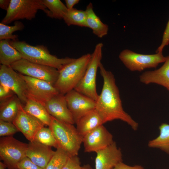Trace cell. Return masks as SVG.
<instances>
[{
  "label": "cell",
  "mask_w": 169,
  "mask_h": 169,
  "mask_svg": "<svg viewBox=\"0 0 169 169\" xmlns=\"http://www.w3.org/2000/svg\"><path fill=\"white\" fill-rule=\"evenodd\" d=\"M23 107L25 111L38 119L45 125L49 126L51 115L44 105L34 100L28 98Z\"/></svg>",
  "instance_id": "obj_22"
},
{
  "label": "cell",
  "mask_w": 169,
  "mask_h": 169,
  "mask_svg": "<svg viewBox=\"0 0 169 169\" xmlns=\"http://www.w3.org/2000/svg\"><path fill=\"white\" fill-rule=\"evenodd\" d=\"M69 156L61 148H57L45 169H62Z\"/></svg>",
  "instance_id": "obj_29"
},
{
  "label": "cell",
  "mask_w": 169,
  "mask_h": 169,
  "mask_svg": "<svg viewBox=\"0 0 169 169\" xmlns=\"http://www.w3.org/2000/svg\"><path fill=\"white\" fill-rule=\"evenodd\" d=\"M164 63L157 69L143 72L140 76V81L146 84L154 83L161 85L169 91V55Z\"/></svg>",
  "instance_id": "obj_18"
},
{
  "label": "cell",
  "mask_w": 169,
  "mask_h": 169,
  "mask_svg": "<svg viewBox=\"0 0 169 169\" xmlns=\"http://www.w3.org/2000/svg\"><path fill=\"white\" fill-rule=\"evenodd\" d=\"M95 169H113L122 161V155L115 142L97 152Z\"/></svg>",
  "instance_id": "obj_15"
},
{
  "label": "cell",
  "mask_w": 169,
  "mask_h": 169,
  "mask_svg": "<svg viewBox=\"0 0 169 169\" xmlns=\"http://www.w3.org/2000/svg\"><path fill=\"white\" fill-rule=\"evenodd\" d=\"M10 0H0V7L2 9L6 11L8 9L10 3Z\"/></svg>",
  "instance_id": "obj_37"
},
{
  "label": "cell",
  "mask_w": 169,
  "mask_h": 169,
  "mask_svg": "<svg viewBox=\"0 0 169 169\" xmlns=\"http://www.w3.org/2000/svg\"><path fill=\"white\" fill-rule=\"evenodd\" d=\"M19 131L13 122L0 120V136L5 137L12 136Z\"/></svg>",
  "instance_id": "obj_30"
},
{
  "label": "cell",
  "mask_w": 169,
  "mask_h": 169,
  "mask_svg": "<svg viewBox=\"0 0 169 169\" xmlns=\"http://www.w3.org/2000/svg\"><path fill=\"white\" fill-rule=\"evenodd\" d=\"M159 134L148 143L150 148L160 149L169 154V124L163 123L159 126Z\"/></svg>",
  "instance_id": "obj_24"
},
{
  "label": "cell",
  "mask_w": 169,
  "mask_h": 169,
  "mask_svg": "<svg viewBox=\"0 0 169 169\" xmlns=\"http://www.w3.org/2000/svg\"><path fill=\"white\" fill-rule=\"evenodd\" d=\"M66 6L68 10L73 8V6L77 4L79 2V0H65Z\"/></svg>",
  "instance_id": "obj_36"
},
{
  "label": "cell",
  "mask_w": 169,
  "mask_h": 169,
  "mask_svg": "<svg viewBox=\"0 0 169 169\" xmlns=\"http://www.w3.org/2000/svg\"><path fill=\"white\" fill-rule=\"evenodd\" d=\"M114 142L112 135L103 125L89 132L83 138L84 151L87 152H97Z\"/></svg>",
  "instance_id": "obj_13"
},
{
  "label": "cell",
  "mask_w": 169,
  "mask_h": 169,
  "mask_svg": "<svg viewBox=\"0 0 169 169\" xmlns=\"http://www.w3.org/2000/svg\"><path fill=\"white\" fill-rule=\"evenodd\" d=\"M10 66L20 74L46 81L53 85L59 74V71L54 68L33 63L23 59L12 63Z\"/></svg>",
  "instance_id": "obj_9"
},
{
  "label": "cell",
  "mask_w": 169,
  "mask_h": 169,
  "mask_svg": "<svg viewBox=\"0 0 169 169\" xmlns=\"http://www.w3.org/2000/svg\"><path fill=\"white\" fill-rule=\"evenodd\" d=\"M17 169H44L34 163L27 156L17 165Z\"/></svg>",
  "instance_id": "obj_32"
},
{
  "label": "cell",
  "mask_w": 169,
  "mask_h": 169,
  "mask_svg": "<svg viewBox=\"0 0 169 169\" xmlns=\"http://www.w3.org/2000/svg\"><path fill=\"white\" fill-rule=\"evenodd\" d=\"M113 169H144L141 166L136 165L130 166L122 162L118 164Z\"/></svg>",
  "instance_id": "obj_35"
},
{
  "label": "cell",
  "mask_w": 169,
  "mask_h": 169,
  "mask_svg": "<svg viewBox=\"0 0 169 169\" xmlns=\"http://www.w3.org/2000/svg\"><path fill=\"white\" fill-rule=\"evenodd\" d=\"M22 59L21 53L6 40L0 41V63L1 65L10 66Z\"/></svg>",
  "instance_id": "obj_23"
},
{
  "label": "cell",
  "mask_w": 169,
  "mask_h": 169,
  "mask_svg": "<svg viewBox=\"0 0 169 169\" xmlns=\"http://www.w3.org/2000/svg\"><path fill=\"white\" fill-rule=\"evenodd\" d=\"M91 54H85L67 64L59 71L54 86L60 93L65 95L74 89L84 76Z\"/></svg>",
  "instance_id": "obj_4"
},
{
  "label": "cell",
  "mask_w": 169,
  "mask_h": 169,
  "mask_svg": "<svg viewBox=\"0 0 169 169\" xmlns=\"http://www.w3.org/2000/svg\"><path fill=\"white\" fill-rule=\"evenodd\" d=\"M27 86V96L44 105L45 104L59 93L48 82L21 74Z\"/></svg>",
  "instance_id": "obj_10"
},
{
  "label": "cell",
  "mask_w": 169,
  "mask_h": 169,
  "mask_svg": "<svg viewBox=\"0 0 169 169\" xmlns=\"http://www.w3.org/2000/svg\"><path fill=\"white\" fill-rule=\"evenodd\" d=\"M44 5L49 10L48 16L56 19H63L68 11L65 5L60 0H43Z\"/></svg>",
  "instance_id": "obj_26"
},
{
  "label": "cell",
  "mask_w": 169,
  "mask_h": 169,
  "mask_svg": "<svg viewBox=\"0 0 169 169\" xmlns=\"http://www.w3.org/2000/svg\"><path fill=\"white\" fill-rule=\"evenodd\" d=\"M7 167L6 165L2 162H0V169H6Z\"/></svg>",
  "instance_id": "obj_38"
},
{
  "label": "cell",
  "mask_w": 169,
  "mask_h": 169,
  "mask_svg": "<svg viewBox=\"0 0 169 169\" xmlns=\"http://www.w3.org/2000/svg\"><path fill=\"white\" fill-rule=\"evenodd\" d=\"M0 83L12 91L18 96L21 103L25 105L27 100V86L25 80L10 66L1 65Z\"/></svg>",
  "instance_id": "obj_11"
},
{
  "label": "cell",
  "mask_w": 169,
  "mask_h": 169,
  "mask_svg": "<svg viewBox=\"0 0 169 169\" xmlns=\"http://www.w3.org/2000/svg\"><path fill=\"white\" fill-rule=\"evenodd\" d=\"M13 123L30 142L34 141L37 132L45 125L38 119L25 111L22 104Z\"/></svg>",
  "instance_id": "obj_14"
},
{
  "label": "cell",
  "mask_w": 169,
  "mask_h": 169,
  "mask_svg": "<svg viewBox=\"0 0 169 169\" xmlns=\"http://www.w3.org/2000/svg\"><path fill=\"white\" fill-rule=\"evenodd\" d=\"M62 169H84V166H81L79 158L76 155L69 156Z\"/></svg>",
  "instance_id": "obj_31"
},
{
  "label": "cell",
  "mask_w": 169,
  "mask_h": 169,
  "mask_svg": "<svg viewBox=\"0 0 169 169\" xmlns=\"http://www.w3.org/2000/svg\"><path fill=\"white\" fill-rule=\"evenodd\" d=\"M44 106L50 115L66 122L75 123L68 108L65 95L59 93L46 103Z\"/></svg>",
  "instance_id": "obj_16"
},
{
  "label": "cell",
  "mask_w": 169,
  "mask_h": 169,
  "mask_svg": "<svg viewBox=\"0 0 169 169\" xmlns=\"http://www.w3.org/2000/svg\"><path fill=\"white\" fill-rule=\"evenodd\" d=\"M49 128L60 148L70 156H78L83 137L73 124L60 120L51 115Z\"/></svg>",
  "instance_id": "obj_3"
},
{
  "label": "cell",
  "mask_w": 169,
  "mask_h": 169,
  "mask_svg": "<svg viewBox=\"0 0 169 169\" xmlns=\"http://www.w3.org/2000/svg\"><path fill=\"white\" fill-rule=\"evenodd\" d=\"M84 169H92L91 167L89 165H86L84 166Z\"/></svg>",
  "instance_id": "obj_39"
},
{
  "label": "cell",
  "mask_w": 169,
  "mask_h": 169,
  "mask_svg": "<svg viewBox=\"0 0 169 169\" xmlns=\"http://www.w3.org/2000/svg\"><path fill=\"white\" fill-rule=\"evenodd\" d=\"M75 123L78 131L83 137L104 124L102 118L95 109L81 117Z\"/></svg>",
  "instance_id": "obj_19"
},
{
  "label": "cell",
  "mask_w": 169,
  "mask_h": 169,
  "mask_svg": "<svg viewBox=\"0 0 169 169\" xmlns=\"http://www.w3.org/2000/svg\"><path fill=\"white\" fill-rule=\"evenodd\" d=\"M63 19L68 26L73 25L87 27L85 10H78L74 8L68 10Z\"/></svg>",
  "instance_id": "obj_25"
},
{
  "label": "cell",
  "mask_w": 169,
  "mask_h": 169,
  "mask_svg": "<svg viewBox=\"0 0 169 169\" xmlns=\"http://www.w3.org/2000/svg\"><path fill=\"white\" fill-rule=\"evenodd\" d=\"M65 96L75 123L81 117L95 109V100L74 89L68 92Z\"/></svg>",
  "instance_id": "obj_12"
},
{
  "label": "cell",
  "mask_w": 169,
  "mask_h": 169,
  "mask_svg": "<svg viewBox=\"0 0 169 169\" xmlns=\"http://www.w3.org/2000/svg\"><path fill=\"white\" fill-rule=\"evenodd\" d=\"M21 104L16 95L0 103V120L13 122L17 115Z\"/></svg>",
  "instance_id": "obj_21"
},
{
  "label": "cell",
  "mask_w": 169,
  "mask_h": 169,
  "mask_svg": "<svg viewBox=\"0 0 169 169\" xmlns=\"http://www.w3.org/2000/svg\"><path fill=\"white\" fill-rule=\"evenodd\" d=\"M24 25L23 23L18 21L14 22V25L9 26L4 24L1 23H0V40H8L12 39V40H16L18 36L13 35V33L17 31L21 30L23 29Z\"/></svg>",
  "instance_id": "obj_28"
},
{
  "label": "cell",
  "mask_w": 169,
  "mask_h": 169,
  "mask_svg": "<svg viewBox=\"0 0 169 169\" xmlns=\"http://www.w3.org/2000/svg\"><path fill=\"white\" fill-rule=\"evenodd\" d=\"M55 152L51 147L33 141L28 144L26 156L36 165L45 169Z\"/></svg>",
  "instance_id": "obj_17"
},
{
  "label": "cell",
  "mask_w": 169,
  "mask_h": 169,
  "mask_svg": "<svg viewBox=\"0 0 169 169\" xmlns=\"http://www.w3.org/2000/svg\"><path fill=\"white\" fill-rule=\"evenodd\" d=\"M15 94L8 88L0 84V102L9 99Z\"/></svg>",
  "instance_id": "obj_34"
},
{
  "label": "cell",
  "mask_w": 169,
  "mask_h": 169,
  "mask_svg": "<svg viewBox=\"0 0 169 169\" xmlns=\"http://www.w3.org/2000/svg\"><path fill=\"white\" fill-rule=\"evenodd\" d=\"M33 141L56 149L59 148L57 142L49 128L44 126L40 129L36 134Z\"/></svg>",
  "instance_id": "obj_27"
},
{
  "label": "cell",
  "mask_w": 169,
  "mask_h": 169,
  "mask_svg": "<svg viewBox=\"0 0 169 169\" xmlns=\"http://www.w3.org/2000/svg\"><path fill=\"white\" fill-rule=\"evenodd\" d=\"M92 4L90 3L85 11L86 15L87 27L91 28L96 36L101 38L106 35L108 31V26L103 23L93 10Z\"/></svg>",
  "instance_id": "obj_20"
},
{
  "label": "cell",
  "mask_w": 169,
  "mask_h": 169,
  "mask_svg": "<svg viewBox=\"0 0 169 169\" xmlns=\"http://www.w3.org/2000/svg\"><path fill=\"white\" fill-rule=\"evenodd\" d=\"M28 144L21 142L13 136L0 139V158L8 169H17L18 164L25 157Z\"/></svg>",
  "instance_id": "obj_8"
},
{
  "label": "cell",
  "mask_w": 169,
  "mask_h": 169,
  "mask_svg": "<svg viewBox=\"0 0 169 169\" xmlns=\"http://www.w3.org/2000/svg\"><path fill=\"white\" fill-rule=\"evenodd\" d=\"M39 10L43 11L47 15L49 12L43 0H11L1 23L6 25L20 19L31 20Z\"/></svg>",
  "instance_id": "obj_6"
},
{
  "label": "cell",
  "mask_w": 169,
  "mask_h": 169,
  "mask_svg": "<svg viewBox=\"0 0 169 169\" xmlns=\"http://www.w3.org/2000/svg\"><path fill=\"white\" fill-rule=\"evenodd\" d=\"M99 68L103 80L102 90L96 101L95 110L103 123L115 120L127 123L134 131L137 130L138 123L124 110L119 89L112 73L107 70L102 63Z\"/></svg>",
  "instance_id": "obj_1"
},
{
  "label": "cell",
  "mask_w": 169,
  "mask_h": 169,
  "mask_svg": "<svg viewBox=\"0 0 169 169\" xmlns=\"http://www.w3.org/2000/svg\"><path fill=\"white\" fill-rule=\"evenodd\" d=\"M10 44L21 54L22 59L31 62L54 68L59 71L75 59L59 58L50 54L44 45L33 46L24 41H9Z\"/></svg>",
  "instance_id": "obj_2"
},
{
  "label": "cell",
  "mask_w": 169,
  "mask_h": 169,
  "mask_svg": "<svg viewBox=\"0 0 169 169\" xmlns=\"http://www.w3.org/2000/svg\"><path fill=\"white\" fill-rule=\"evenodd\" d=\"M103 44H97L93 53L85 74L74 90L95 101L99 96L96 88V79L98 69L101 63Z\"/></svg>",
  "instance_id": "obj_5"
},
{
  "label": "cell",
  "mask_w": 169,
  "mask_h": 169,
  "mask_svg": "<svg viewBox=\"0 0 169 169\" xmlns=\"http://www.w3.org/2000/svg\"><path fill=\"white\" fill-rule=\"evenodd\" d=\"M119 57L129 70L139 72L147 68H156L160 63L164 62L166 59V57L163 55L162 52L154 54H144L128 49L121 51Z\"/></svg>",
  "instance_id": "obj_7"
},
{
  "label": "cell",
  "mask_w": 169,
  "mask_h": 169,
  "mask_svg": "<svg viewBox=\"0 0 169 169\" xmlns=\"http://www.w3.org/2000/svg\"><path fill=\"white\" fill-rule=\"evenodd\" d=\"M169 44V18L166 27L163 33L162 40L160 46L158 47L156 53L162 52L163 50L166 46Z\"/></svg>",
  "instance_id": "obj_33"
}]
</instances>
